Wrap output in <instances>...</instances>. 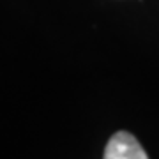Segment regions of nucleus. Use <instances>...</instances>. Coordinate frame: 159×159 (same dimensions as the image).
<instances>
[{
	"label": "nucleus",
	"mask_w": 159,
	"mask_h": 159,
	"mask_svg": "<svg viewBox=\"0 0 159 159\" xmlns=\"http://www.w3.org/2000/svg\"><path fill=\"white\" fill-rule=\"evenodd\" d=\"M102 159H148V156L131 133L117 131L110 138Z\"/></svg>",
	"instance_id": "f257e3e1"
}]
</instances>
